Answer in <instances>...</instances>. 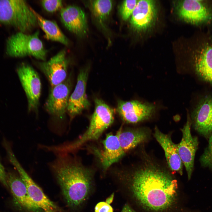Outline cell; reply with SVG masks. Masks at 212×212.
I'll use <instances>...</instances> for the list:
<instances>
[{
	"label": "cell",
	"instance_id": "obj_3",
	"mask_svg": "<svg viewBox=\"0 0 212 212\" xmlns=\"http://www.w3.org/2000/svg\"><path fill=\"white\" fill-rule=\"evenodd\" d=\"M0 22L25 33L38 24L32 8L23 0H0Z\"/></svg>",
	"mask_w": 212,
	"mask_h": 212
},
{
	"label": "cell",
	"instance_id": "obj_2",
	"mask_svg": "<svg viewBox=\"0 0 212 212\" xmlns=\"http://www.w3.org/2000/svg\"><path fill=\"white\" fill-rule=\"evenodd\" d=\"M49 167L55 175L68 205L82 203L90 193L92 183L90 171L77 158L68 153H56Z\"/></svg>",
	"mask_w": 212,
	"mask_h": 212
},
{
	"label": "cell",
	"instance_id": "obj_9",
	"mask_svg": "<svg viewBox=\"0 0 212 212\" xmlns=\"http://www.w3.org/2000/svg\"><path fill=\"white\" fill-rule=\"evenodd\" d=\"M191 126L190 116L188 114L186 123L181 130L182 134L181 140L177 144L178 153L188 180L191 179L193 170L195 155L199 144L198 137L191 134Z\"/></svg>",
	"mask_w": 212,
	"mask_h": 212
},
{
	"label": "cell",
	"instance_id": "obj_7",
	"mask_svg": "<svg viewBox=\"0 0 212 212\" xmlns=\"http://www.w3.org/2000/svg\"><path fill=\"white\" fill-rule=\"evenodd\" d=\"M72 82L70 75L63 82L51 87L44 106L52 116L61 119L64 117L67 112Z\"/></svg>",
	"mask_w": 212,
	"mask_h": 212
},
{
	"label": "cell",
	"instance_id": "obj_11",
	"mask_svg": "<svg viewBox=\"0 0 212 212\" xmlns=\"http://www.w3.org/2000/svg\"><path fill=\"white\" fill-rule=\"evenodd\" d=\"M90 69V66L87 65L80 70L74 90L69 97L67 112L70 121L83 111L89 108L90 106L86 93Z\"/></svg>",
	"mask_w": 212,
	"mask_h": 212
},
{
	"label": "cell",
	"instance_id": "obj_31",
	"mask_svg": "<svg viewBox=\"0 0 212 212\" xmlns=\"http://www.w3.org/2000/svg\"><path fill=\"white\" fill-rule=\"evenodd\" d=\"M211 42H212V36H211Z\"/></svg>",
	"mask_w": 212,
	"mask_h": 212
},
{
	"label": "cell",
	"instance_id": "obj_15",
	"mask_svg": "<svg viewBox=\"0 0 212 212\" xmlns=\"http://www.w3.org/2000/svg\"><path fill=\"white\" fill-rule=\"evenodd\" d=\"M60 15L62 22L68 30L80 37L86 34L87 31L86 17L80 7L68 6L61 9Z\"/></svg>",
	"mask_w": 212,
	"mask_h": 212
},
{
	"label": "cell",
	"instance_id": "obj_22",
	"mask_svg": "<svg viewBox=\"0 0 212 212\" xmlns=\"http://www.w3.org/2000/svg\"><path fill=\"white\" fill-rule=\"evenodd\" d=\"M32 9L36 18L38 24L45 33L46 38L65 45L68 44V39L55 22L44 18L32 8Z\"/></svg>",
	"mask_w": 212,
	"mask_h": 212
},
{
	"label": "cell",
	"instance_id": "obj_5",
	"mask_svg": "<svg viewBox=\"0 0 212 212\" xmlns=\"http://www.w3.org/2000/svg\"><path fill=\"white\" fill-rule=\"evenodd\" d=\"M39 36L38 30L32 34L19 32L12 35L7 40V54L15 57L32 56L45 61L47 51Z\"/></svg>",
	"mask_w": 212,
	"mask_h": 212
},
{
	"label": "cell",
	"instance_id": "obj_20",
	"mask_svg": "<svg viewBox=\"0 0 212 212\" xmlns=\"http://www.w3.org/2000/svg\"><path fill=\"white\" fill-rule=\"evenodd\" d=\"M150 132L146 127L120 128L117 134L124 153H126L139 145L147 141L150 138Z\"/></svg>",
	"mask_w": 212,
	"mask_h": 212
},
{
	"label": "cell",
	"instance_id": "obj_23",
	"mask_svg": "<svg viewBox=\"0 0 212 212\" xmlns=\"http://www.w3.org/2000/svg\"><path fill=\"white\" fill-rule=\"evenodd\" d=\"M85 3L94 17L101 23L107 19L112 8L113 3L111 0H90Z\"/></svg>",
	"mask_w": 212,
	"mask_h": 212
},
{
	"label": "cell",
	"instance_id": "obj_21",
	"mask_svg": "<svg viewBox=\"0 0 212 212\" xmlns=\"http://www.w3.org/2000/svg\"><path fill=\"white\" fill-rule=\"evenodd\" d=\"M194 70L201 80L212 85V46L206 45L199 51L195 58Z\"/></svg>",
	"mask_w": 212,
	"mask_h": 212
},
{
	"label": "cell",
	"instance_id": "obj_13",
	"mask_svg": "<svg viewBox=\"0 0 212 212\" xmlns=\"http://www.w3.org/2000/svg\"><path fill=\"white\" fill-rule=\"evenodd\" d=\"M179 16L186 22L195 25L209 23L212 19V11L202 0L183 1L179 5Z\"/></svg>",
	"mask_w": 212,
	"mask_h": 212
},
{
	"label": "cell",
	"instance_id": "obj_28",
	"mask_svg": "<svg viewBox=\"0 0 212 212\" xmlns=\"http://www.w3.org/2000/svg\"><path fill=\"white\" fill-rule=\"evenodd\" d=\"M0 182L5 186L8 188L9 186L7 182V174L5 171V169L0 162Z\"/></svg>",
	"mask_w": 212,
	"mask_h": 212
},
{
	"label": "cell",
	"instance_id": "obj_10",
	"mask_svg": "<svg viewBox=\"0 0 212 212\" xmlns=\"http://www.w3.org/2000/svg\"><path fill=\"white\" fill-rule=\"evenodd\" d=\"M190 117L194 130L208 140L212 135V95L201 98Z\"/></svg>",
	"mask_w": 212,
	"mask_h": 212
},
{
	"label": "cell",
	"instance_id": "obj_16",
	"mask_svg": "<svg viewBox=\"0 0 212 212\" xmlns=\"http://www.w3.org/2000/svg\"><path fill=\"white\" fill-rule=\"evenodd\" d=\"M155 15V7L153 1H138L131 16V26L137 31L145 30L153 24Z\"/></svg>",
	"mask_w": 212,
	"mask_h": 212
},
{
	"label": "cell",
	"instance_id": "obj_29",
	"mask_svg": "<svg viewBox=\"0 0 212 212\" xmlns=\"http://www.w3.org/2000/svg\"><path fill=\"white\" fill-rule=\"evenodd\" d=\"M121 212H135L129 205L125 204Z\"/></svg>",
	"mask_w": 212,
	"mask_h": 212
},
{
	"label": "cell",
	"instance_id": "obj_8",
	"mask_svg": "<svg viewBox=\"0 0 212 212\" xmlns=\"http://www.w3.org/2000/svg\"><path fill=\"white\" fill-rule=\"evenodd\" d=\"M7 152L10 161L24 183L29 196L32 201L44 212H55L57 210V206L49 199L25 171L11 150L9 149Z\"/></svg>",
	"mask_w": 212,
	"mask_h": 212
},
{
	"label": "cell",
	"instance_id": "obj_4",
	"mask_svg": "<svg viewBox=\"0 0 212 212\" xmlns=\"http://www.w3.org/2000/svg\"><path fill=\"white\" fill-rule=\"evenodd\" d=\"M95 108L88 128L75 141L69 143V148L73 151L88 141L98 139L103 132L113 122L114 110L102 100L95 99Z\"/></svg>",
	"mask_w": 212,
	"mask_h": 212
},
{
	"label": "cell",
	"instance_id": "obj_27",
	"mask_svg": "<svg viewBox=\"0 0 212 212\" xmlns=\"http://www.w3.org/2000/svg\"><path fill=\"white\" fill-rule=\"evenodd\" d=\"M95 211V212H113L112 206L105 202H100L96 205Z\"/></svg>",
	"mask_w": 212,
	"mask_h": 212
},
{
	"label": "cell",
	"instance_id": "obj_17",
	"mask_svg": "<svg viewBox=\"0 0 212 212\" xmlns=\"http://www.w3.org/2000/svg\"><path fill=\"white\" fill-rule=\"evenodd\" d=\"M154 135L164 150L169 169L182 175L183 164L178 153L177 144L173 142L170 134L162 132L156 127Z\"/></svg>",
	"mask_w": 212,
	"mask_h": 212
},
{
	"label": "cell",
	"instance_id": "obj_30",
	"mask_svg": "<svg viewBox=\"0 0 212 212\" xmlns=\"http://www.w3.org/2000/svg\"><path fill=\"white\" fill-rule=\"evenodd\" d=\"M114 197V194L112 193L110 196L106 199L105 202L108 204H110L113 201Z\"/></svg>",
	"mask_w": 212,
	"mask_h": 212
},
{
	"label": "cell",
	"instance_id": "obj_19",
	"mask_svg": "<svg viewBox=\"0 0 212 212\" xmlns=\"http://www.w3.org/2000/svg\"><path fill=\"white\" fill-rule=\"evenodd\" d=\"M7 182L14 198L19 204L33 212H44L31 200L26 185L20 175L9 172L7 174Z\"/></svg>",
	"mask_w": 212,
	"mask_h": 212
},
{
	"label": "cell",
	"instance_id": "obj_6",
	"mask_svg": "<svg viewBox=\"0 0 212 212\" xmlns=\"http://www.w3.org/2000/svg\"><path fill=\"white\" fill-rule=\"evenodd\" d=\"M17 72L28 100V111L37 112L41 92V83L37 72L29 65L21 64Z\"/></svg>",
	"mask_w": 212,
	"mask_h": 212
},
{
	"label": "cell",
	"instance_id": "obj_25",
	"mask_svg": "<svg viewBox=\"0 0 212 212\" xmlns=\"http://www.w3.org/2000/svg\"><path fill=\"white\" fill-rule=\"evenodd\" d=\"M138 1L124 0L121 3L119 9L120 16L124 21L131 17Z\"/></svg>",
	"mask_w": 212,
	"mask_h": 212
},
{
	"label": "cell",
	"instance_id": "obj_14",
	"mask_svg": "<svg viewBox=\"0 0 212 212\" xmlns=\"http://www.w3.org/2000/svg\"><path fill=\"white\" fill-rule=\"evenodd\" d=\"M37 64L51 87L60 84L67 77L68 61L64 49L60 51L49 60L38 62Z\"/></svg>",
	"mask_w": 212,
	"mask_h": 212
},
{
	"label": "cell",
	"instance_id": "obj_18",
	"mask_svg": "<svg viewBox=\"0 0 212 212\" xmlns=\"http://www.w3.org/2000/svg\"><path fill=\"white\" fill-rule=\"evenodd\" d=\"M103 149L96 150L102 167L107 170L113 164L117 162L125 154L120 144L117 134H107L103 142Z\"/></svg>",
	"mask_w": 212,
	"mask_h": 212
},
{
	"label": "cell",
	"instance_id": "obj_24",
	"mask_svg": "<svg viewBox=\"0 0 212 212\" xmlns=\"http://www.w3.org/2000/svg\"><path fill=\"white\" fill-rule=\"evenodd\" d=\"M208 141V145L201 155L199 161L202 167L212 171V135Z\"/></svg>",
	"mask_w": 212,
	"mask_h": 212
},
{
	"label": "cell",
	"instance_id": "obj_26",
	"mask_svg": "<svg viewBox=\"0 0 212 212\" xmlns=\"http://www.w3.org/2000/svg\"><path fill=\"white\" fill-rule=\"evenodd\" d=\"M41 4L44 10L51 13L61 9L63 5L62 1L60 0H43Z\"/></svg>",
	"mask_w": 212,
	"mask_h": 212
},
{
	"label": "cell",
	"instance_id": "obj_1",
	"mask_svg": "<svg viewBox=\"0 0 212 212\" xmlns=\"http://www.w3.org/2000/svg\"><path fill=\"white\" fill-rule=\"evenodd\" d=\"M132 167L130 176L134 198L143 207L160 211L174 202L177 184L167 168L146 153Z\"/></svg>",
	"mask_w": 212,
	"mask_h": 212
},
{
	"label": "cell",
	"instance_id": "obj_12",
	"mask_svg": "<svg viewBox=\"0 0 212 212\" xmlns=\"http://www.w3.org/2000/svg\"><path fill=\"white\" fill-rule=\"evenodd\" d=\"M156 106L152 104L137 100L117 102V111L125 122L135 124L150 119L154 114Z\"/></svg>",
	"mask_w": 212,
	"mask_h": 212
}]
</instances>
